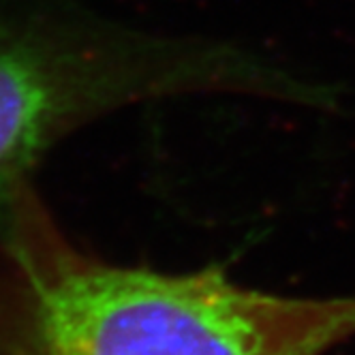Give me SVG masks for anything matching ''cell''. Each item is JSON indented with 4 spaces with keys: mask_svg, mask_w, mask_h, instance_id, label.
Returning <instances> with one entry per match:
<instances>
[{
    "mask_svg": "<svg viewBox=\"0 0 355 355\" xmlns=\"http://www.w3.org/2000/svg\"><path fill=\"white\" fill-rule=\"evenodd\" d=\"M353 336L355 295L114 263L69 236L35 184L0 220V355H325Z\"/></svg>",
    "mask_w": 355,
    "mask_h": 355,
    "instance_id": "6da1fadb",
    "label": "cell"
},
{
    "mask_svg": "<svg viewBox=\"0 0 355 355\" xmlns=\"http://www.w3.org/2000/svg\"><path fill=\"white\" fill-rule=\"evenodd\" d=\"M238 45L114 19L82 0H0V220L67 137L116 112L204 94L291 96Z\"/></svg>",
    "mask_w": 355,
    "mask_h": 355,
    "instance_id": "7a4b0ae2",
    "label": "cell"
}]
</instances>
